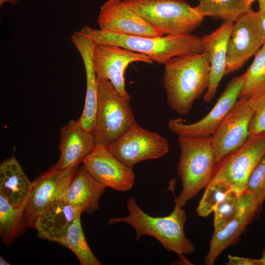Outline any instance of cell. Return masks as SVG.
<instances>
[{"label": "cell", "mask_w": 265, "mask_h": 265, "mask_svg": "<svg viewBox=\"0 0 265 265\" xmlns=\"http://www.w3.org/2000/svg\"><path fill=\"white\" fill-rule=\"evenodd\" d=\"M178 136L181 153L177 174L182 190L175 203L183 207L211 182L217 163L211 136Z\"/></svg>", "instance_id": "277c9868"}, {"label": "cell", "mask_w": 265, "mask_h": 265, "mask_svg": "<svg viewBox=\"0 0 265 265\" xmlns=\"http://www.w3.org/2000/svg\"><path fill=\"white\" fill-rule=\"evenodd\" d=\"M126 205L129 214L109 219V225L121 222L130 225L135 231L137 241L143 236L153 237L167 251L177 254L183 261H186L185 254L194 251L193 243L185 234L186 215L182 207L175 204L169 215L154 217L144 212L132 197L128 199Z\"/></svg>", "instance_id": "7a4b0ae2"}, {"label": "cell", "mask_w": 265, "mask_h": 265, "mask_svg": "<svg viewBox=\"0 0 265 265\" xmlns=\"http://www.w3.org/2000/svg\"><path fill=\"white\" fill-rule=\"evenodd\" d=\"M71 40L82 58L86 74V90L84 106L77 122L84 130L93 132L98 106V83L93 62L95 43L87 26L80 31L73 32Z\"/></svg>", "instance_id": "2e32d148"}, {"label": "cell", "mask_w": 265, "mask_h": 265, "mask_svg": "<svg viewBox=\"0 0 265 265\" xmlns=\"http://www.w3.org/2000/svg\"><path fill=\"white\" fill-rule=\"evenodd\" d=\"M227 265H263L261 259H254L229 255Z\"/></svg>", "instance_id": "4dcf8cb0"}, {"label": "cell", "mask_w": 265, "mask_h": 265, "mask_svg": "<svg viewBox=\"0 0 265 265\" xmlns=\"http://www.w3.org/2000/svg\"><path fill=\"white\" fill-rule=\"evenodd\" d=\"M106 188L82 165L78 168L72 179L66 199L71 206L82 212L92 213L99 209V201Z\"/></svg>", "instance_id": "44dd1931"}, {"label": "cell", "mask_w": 265, "mask_h": 265, "mask_svg": "<svg viewBox=\"0 0 265 265\" xmlns=\"http://www.w3.org/2000/svg\"><path fill=\"white\" fill-rule=\"evenodd\" d=\"M261 261L262 262L263 265H265V251H264L263 252V255L261 258Z\"/></svg>", "instance_id": "d590c367"}, {"label": "cell", "mask_w": 265, "mask_h": 265, "mask_svg": "<svg viewBox=\"0 0 265 265\" xmlns=\"http://www.w3.org/2000/svg\"><path fill=\"white\" fill-rule=\"evenodd\" d=\"M252 116L246 99L237 101L211 136L216 163L245 142Z\"/></svg>", "instance_id": "4fadbf2b"}, {"label": "cell", "mask_w": 265, "mask_h": 265, "mask_svg": "<svg viewBox=\"0 0 265 265\" xmlns=\"http://www.w3.org/2000/svg\"><path fill=\"white\" fill-rule=\"evenodd\" d=\"M80 211H81L74 208L66 199L50 202L36 220L38 237L59 243Z\"/></svg>", "instance_id": "ffe728a7"}, {"label": "cell", "mask_w": 265, "mask_h": 265, "mask_svg": "<svg viewBox=\"0 0 265 265\" xmlns=\"http://www.w3.org/2000/svg\"><path fill=\"white\" fill-rule=\"evenodd\" d=\"M245 190L262 205L265 201V154L249 176Z\"/></svg>", "instance_id": "f546056e"}, {"label": "cell", "mask_w": 265, "mask_h": 265, "mask_svg": "<svg viewBox=\"0 0 265 265\" xmlns=\"http://www.w3.org/2000/svg\"><path fill=\"white\" fill-rule=\"evenodd\" d=\"M163 65L162 81L167 103L177 113L186 115L208 88L210 69L208 55L205 51L181 55Z\"/></svg>", "instance_id": "6da1fadb"}, {"label": "cell", "mask_w": 265, "mask_h": 265, "mask_svg": "<svg viewBox=\"0 0 265 265\" xmlns=\"http://www.w3.org/2000/svg\"><path fill=\"white\" fill-rule=\"evenodd\" d=\"M247 101L253 113L249 127V135L265 132V87Z\"/></svg>", "instance_id": "f1b7e54d"}, {"label": "cell", "mask_w": 265, "mask_h": 265, "mask_svg": "<svg viewBox=\"0 0 265 265\" xmlns=\"http://www.w3.org/2000/svg\"><path fill=\"white\" fill-rule=\"evenodd\" d=\"M25 206L14 207L0 195V236L5 246L13 244L27 228Z\"/></svg>", "instance_id": "603a6c76"}, {"label": "cell", "mask_w": 265, "mask_h": 265, "mask_svg": "<svg viewBox=\"0 0 265 265\" xmlns=\"http://www.w3.org/2000/svg\"><path fill=\"white\" fill-rule=\"evenodd\" d=\"M234 23L228 44L225 75L239 70L264 44L257 12L251 10Z\"/></svg>", "instance_id": "7c38bea8"}, {"label": "cell", "mask_w": 265, "mask_h": 265, "mask_svg": "<svg viewBox=\"0 0 265 265\" xmlns=\"http://www.w3.org/2000/svg\"><path fill=\"white\" fill-rule=\"evenodd\" d=\"M257 200L248 191L240 194V204L235 218L223 229L214 232L210 242L209 251L205 258L207 265H212L218 256L235 243L261 208Z\"/></svg>", "instance_id": "e0dca14e"}, {"label": "cell", "mask_w": 265, "mask_h": 265, "mask_svg": "<svg viewBox=\"0 0 265 265\" xmlns=\"http://www.w3.org/2000/svg\"><path fill=\"white\" fill-rule=\"evenodd\" d=\"M97 23L100 30L115 34L147 37L163 35L123 0L106 1L100 8Z\"/></svg>", "instance_id": "5bb4252c"}, {"label": "cell", "mask_w": 265, "mask_h": 265, "mask_svg": "<svg viewBox=\"0 0 265 265\" xmlns=\"http://www.w3.org/2000/svg\"><path fill=\"white\" fill-rule=\"evenodd\" d=\"M240 194L233 189L216 207L214 213V232L223 229L236 216L239 207Z\"/></svg>", "instance_id": "83f0119b"}, {"label": "cell", "mask_w": 265, "mask_h": 265, "mask_svg": "<svg viewBox=\"0 0 265 265\" xmlns=\"http://www.w3.org/2000/svg\"><path fill=\"white\" fill-rule=\"evenodd\" d=\"M95 44L118 46L147 55L153 62L164 64L171 58L199 53L205 49L202 38L191 33L159 36H136L103 31L87 26Z\"/></svg>", "instance_id": "3957f363"}, {"label": "cell", "mask_w": 265, "mask_h": 265, "mask_svg": "<svg viewBox=\"0 0 265 265\" xmlns=\"http://www.w3.org/2000/svg\"><path fill=\"white\" fill-rule=\"evenodd\" d=\"M234 24L233 21H224L217 29L202 37L210 66L209 85L204 95L205 103L213 98L219 82L226 74L228 44Z\"/></svg>", "instance_id": "ac0fdd59"}, {"label": "cell", "mask_w": 265, "mask_h": 265, "mask_svg": "<svg viewBox=\"0 0 265 265\" xmlns=\"http://www.w3.org/2000/svg\"><path fill=\"white\" fill-rule=\"evenodd\" d=\"M245 79V74L234 77L227 84L212 109L202 119L186 124L181 118L170 119L168 128L178 136H211L237 102Z\"/></svg>", "instance_id": "30bf717a"}, {"label": "cell", "mask_w": 265, "mask_h": 265, "mask_svg": "<svg viewBox=\"0 0 265 265\" xmlns=\"http://www.w3.org/2000/svg\"><path fill=\"white\" fill-rule=\"evenodd\" d=\"M252 0L254 2V1H256V0L257 1L258 0Z\"/></svg>", "instance_id": "8d00e7d4"}, {"label": "cell", "mask_w": 265, "mask_h": 265, "mask_svg": "<svg viewBox=\"0 0 265 265\" xmlns=\"http://www.w3.org/2000/svg\"><path fill=\"white\" fill-rule=\"evenodd\" d=\"M106 147L130 168L144 160L159 159L169 150L165 137L143 128L138 123Z\"/></svg>", "instance_id": "ba28073f"}, {"label": "cell", "mask_w": 265, "mask_h": 265, "mask_svg": "<svg viewBox=\"0 0 265 265\" xmlns=\"http://www.w3.org/2000/svg\"><path fill=\"white\" fill-rule=\"evenodd\" d=\"M82 163L90 175L106 187L127 191L133 186L132 168L124 164L103 145H96Z\"/></svg>", "instance_id": "9a60e30c"}, {"label": "cell", "mask_w": 265, "mask_h": 265, "mask_svg": "<svg viewBox=\"0 0 265 265\" xmlns=\"http://www.w3.org/2000/svg\"><path fill=\"white\" fill-rule=\"evenodd\" d=\"M136 13L163 35L191 33L204 18L183 0H123Z\"/></svg>", "instance_id": "5b68a950"}, {"label": "cell", "mask_w": 265, "mask_h": 265, "mask_svg": "<svg viewBox=\"0 0 265 265\" xmlns=\"http://www.w3.org/2000/svg\"><path fill=\"white\" fill-rule=\"evenodd\" d=\"M81 211L76 215L65 236L59 243L70 249L78 257L81 265H101L86 240L81 224Z\"/></svg>", "instance_id": "d4e9b609"}, {"label": "cell", "mask_w": 265, "mask_h": 265, "mask_svg": "<svg viewBox=\"0 0 265 265\" xmlns=\"http://www.w3.org/2000/svg\"><path fill=\"white\" fill-rule=\"evenodd\" d=\"M98 106L93 133L96 145L108 146L137 124L129 100L108 80L98 78Z\"/></svg>", "instance_id": "8992f818"}, {"label": "cell", "mask_w": 265, "mask_h": 265, "mask_svg": "<svg viewBox=\"0 0 265 265\" xmlns=\"http://www.w3.org/2000/svg\"><path fill=\"white\" fill-rule=\"evenodd\" d=\"M252 0H198L195 6L202 17H211L235 22L252 10Z\"/></svg>", "instance_id": "cb8c5ba5"}, {"label": "cell", "mask_w": 265, "mask_h": 265, "mask_svg": "<svg viewBox=\"0 0 265 265\" xmlns=\"http://www.w3.org/2000/svg\"><path fill=\"white\" fill-rule=\"evenodd\" d=\"M21 0H0V6L1 7L4 3H8L15 5Z\"/></svg>", "instance_id": "d6a6232c"}, {"label": "cell", "mask_w": 265, "mask_h": 265, "mask_svg": "<svg viewBox=\"0 0 265 265\" xmlns=\"http://www.w3.org/2000/svg\"><path fill=\"white\" fill-rule=\"evenodd\" d=\"M233 189L225 181L211 182L206 186L204 193L197 208L199 215L206 217L213 212L217 205Z\"/></svg>", "instance_id": "4316f807"}, {"label": "cell", "mask_w": 265, "mask_h": 265, "mask_svg": "<svg viewBox=\"0 0 265 265\" xmlns=\"http://www.w3.org/2000/svg\"><path fill=\"white\" fill-rule=\"evenodd\" d=\"M136 61L153 63L141 53L116 45L95 44L93 62L97 77L109 80L117 92L129 100L131 96L125 87L124 74L128 65Z\"/></svg>", "instance_id": "8fae6325"}, {"label": "cell", "mask_w": 265, "mask_h": 265, "mask_svg": "<svg viewBox=\"0 0 265 265\" xmlns=\"http://www.w3.org/2000/svg\"><path fill=\"white\" fill-rule=\"evenodd\" d=\"M0 265H9V264L7 261L3 258L1 256H0Z\"/></svg>", "instance_id": "e575fe53"}, {"label": "cell", "mask_w": 265, "mask_h": 265, "mask_svg": "<svg viewBox=\"0 0 265 265\" xmlns=\"http://www.w3.org/2000/svg\"><path fill=\"white\" fill-rule=\"evenodd\" d=\"M14 156L0 165V195L14 207L26 204L32 187Z\"/></svg>", "instance_id": "7402d4cb"}, {"label": "cell", "mask_w": 265, "mask_h": 265, "mask_svg": "<svg viewBox=\"0 0 265 265\" xmlns=\"http://www.w3.org/2000/svg\"><path fill=\"white\" fill-rule=\"evenodd\" d=\"M257 12L265 44V11L258 10Z\"/></svg>", "instance_id": "1f68e13d"}, {"label": "cell", "mask_w": 265, "mask_h": 265, "mask_svg": "<svg viewBox=\"0 0 265 265\" xmlns=\"http://www.w3.org/2000/svg\"><path fill=\"white\" fill-rule=\"evenodd\" d=\"M95 146L93 132L84 130L77 120H70L60 129V155L58 161L52 167L63 169L79 165Z\"/></svg>", "instance_id": "d6986e66"}, {"label": "cell", "mask_w": 265, "mask_h": 265, "mask_svg": "<svg viewBox=\"0 0 265 265\" xmlns=\"http://www.w3.org/2000/svg\"><path fill=\"white\" fill-rule=\"evenodd\" d=\"M265 154V132L250 135L240 147L217 163L211 182L225 181L234 190L241 194L246 190L249 176Z\"/></svg>", "instance_id": "52a82bcc"}, {"label": "cell", "mask_w": 265, "mask_h": 265, "mask_svg": "<svg viewBox=\"0 0 265 265\" xmlns=\"http://www.w3.org/2000/svg\"><path fill=\"white\" fill-rule=\"evenodd\" d=\"M259 10L265 11V0H258Z\"/></svg>", "instance_id": "836d02e7"}, {"label": "cell", "mask_w": 265, "mask_h": 265, "mask_svg": "<svg viewBox=\"0 0 265 265\" xmlns=\"http://www.w3.org/2000/svg\"><path fill=\"white\" fill-rule=\"evenodd\" d=\"M78 168L79 165L63 169L51 167L32 183L25 206L27 228H35L37 217L50 202L66 199L68 188Z\"/></svg>", "instance_id": "9c48e42d"}, {"label": "cell", "mask_w": 265, "mask_h": 265, "mask_svg": "<svg viewBox=\"0 0 265 265\" xmlns=\"http://www.w3.org/2000/svg\"><path fill=\"white\" fill-rule=\"evenodd\" d=\"M254 60L244 73L245 79L239 99H248L265 87V44L254 55Z\"/></svg>", "instance_id": "484cf974"}]
</instances>
